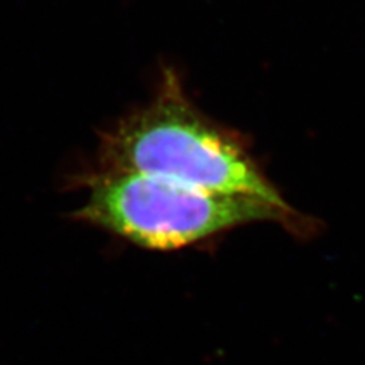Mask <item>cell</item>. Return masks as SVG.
<instances>
[{
	"instance_id": "2",
	"label": "cell",
	"mask_w": 365,
	"mask_h": 365,
	"mask_svg": "<svg viewBox=\"0 0 365 365\" xmlns=\"http://www.w3.org/2000/svg\"><path fill=\"white\" fill-rule=\"evenodd\" d=\"M76 218L153 250H177L255 222L303 232L306 221L256 197L227 195L131 173L101 170L87 181Z\"/></svg>"
},
{
	"instance_id": "1",
	"label": "cell",
	"mask_w": 365,
	"mask_h": 365,
	"mask_svg": "<svg viewBox=\"0 0 365 365\" xmlns=\"http://www.w3.org/2000/svg\"><path fill=\"white\" fill-rule=\"evenodd\" d=\"M102 170L150 175L200 190L262 198L291 209L242 137L192 104L165 72L150 104L120 120L101 143Z\"/></svg>"
}]
</instances>
